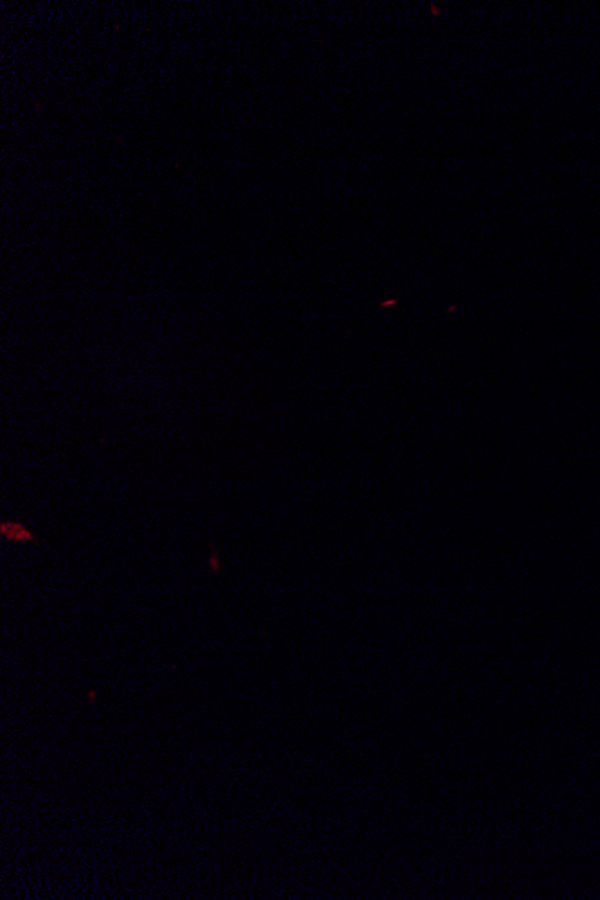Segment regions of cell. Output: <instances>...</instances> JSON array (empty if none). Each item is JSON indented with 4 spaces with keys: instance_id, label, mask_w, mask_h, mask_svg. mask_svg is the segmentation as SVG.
I'll return each mask as SVG.
<instances>
[{
    "instance_id": "cell-1",
    "label": "cell",
    "mask_w": 600,
    "mask_h": 900,
    "mask_svg": "<svg viewBox=\"0 0 600 900\" xmlns=\"http://www.w3.org/2000/svg\"><path fill=\"white\" fill-rule=\"evenodd\" d=\"M0 534H2V538L13 541V543H27V541L38 543V541H40V539L36 538L35 534L27 529L24 523H20V521H2V525H0Z\"/></svg>"
},
{
    "instance_id": "cell-2",
    "label": "cell",
    "mask_w": 600,
    "mask_h": 900,
    "mask_svg": "<svg viewBox=\"0 0 600 900\" xmlns=\"http://www.w3.org/2000/svg\"><path fill=\"white\" fill-rule=\"evenodd\" d=\"M209 566H211L212 574H218L220 572V557H218V552H216V547L212 545V554L209 557Z\"/></svg>"
}]
</instances>
